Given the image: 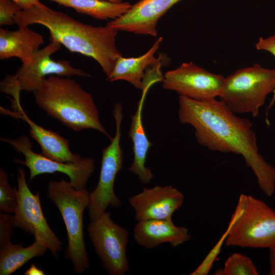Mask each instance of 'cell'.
Returning <instances> with one entry per match:
<instances>
[{
    "label": "cell",
    "mask_w": 275,
    "mask_h": 275,
    "mask_svg": "<svg viewBox=\"0 0 275 275\" xmlns=\"http://www.w3.org/2000/svg\"><path fill=\"white\" fill-rule=\"evenodd\" d=\"M1 140L23 155L24 160L15 158L14 162L23 164L29 169V182L41 174L60 172L68 176L73 187L81 190L86 189L89 179L95 169L94 160L91 157H82L73 162H61L37 153L33 151L32 144L26 136L16 139L1 138Z\"/></svg>",
    "instance_id": "30bf717a"
},
{
    "label": "cell",
    "mask_w": 275,
    "mask_h": 275,
    "mask_svg": "<svg viewBox=\"0 0 275 275\" xmlns=\"http://www.w3.org/2000/svg\"><path fill=\"white\" fill-rule=\"evenodd\" d=\"M183 194L172 185L144 188L142 191L128 198L139 222L172 218L183 203Z\"/></svg>",
    "instance_id": "4fadbf2b"
},
{
    "label": "cell",
    "mask_w": 275,
    "mask_h": 275,
    "mask_svg": "<svg viewBox=\"0 0 275 275\" xmlns=\"http://www.w3.org/2000/svg\"><path fill=\"white\" fill-rule=\"evenodd\" d=\"M9 176L4 169L0 170V211L8 213L14 212L17 198L14 187L8 182Z\"/></svg>",
    "instance_id": "603a6c76"
},
{
    "label": "cell",
    "mask_w": 275,
    "mask_h": 275,
    "mask_svg": "<svg viewBox=\"0 0 275 275\" xmlns=\"http://www.w3.org/2000/svg\"><path fill=\"white\" fill-rule=\"evenodd\" d=\"M17 182L18 188L14 187L17 198L13 216L14 227L41 238L53 257L57 258L63 243L51 230L44 216L39 192L34 194L29 189L25 172L22 168L18 169Z\"/></svg>",
    "instance_id": "8fae6325"
},
{
    "label": "cell",
    "mask_w": 275,
    "mask_h": 275,
    "mask_svg": "<svg viewBox=\"0 0 275 275\" xmlns=\"http://www.w3.org/2000/svg\"><path fill=\"white\" fill-rule=\"evenodd\" d=\"M89 194L86 188L77 190L64 179L47 183V197L59 210L66 226L68 246L65 256L70 260L76 274L82 273L90 265L83 231V214L88 206Z\"/></svg>",
    "instance_id": "277c9868"
},
{
    "label": "cell",
    "mask_w": 275,
    "mask_h": 275,
    "mask_svg": "<svg viewBox=\"0 0 275 275\" xmlns=\"http://www.w3.org/2000/svg\"><path fill=\"white\" fill-rule=\"evenodd\" d=\"M14 226L13 216L0 212V248L11 242Z\"/></svg>",
    "instance_id": "d4e9b609"
},
{
    "label": "cell",
    "mask_w": 275,
    "mask_h": 275,
    "mask_svg": "<svg viewBox=\"0 0 275 275\" xmlns=\"http://www.w3.org/2000/svg\"><path fill=\"white\" fill-rule=\"evenodd\" d=\"M16 3L22 9H27L33 7L47 8L48 7L41 3L40 0H11Z\"/></svg>",
    "instance_id": "4316f807"
},
{
    "label": "cell",
    "mask_w": 275,
    "mask_h": 275,
    "mask_svg": "<svg viewBox=\"0 0 275 275\" xmlns=\"http://www.w3.org/2000/svg\"><path fill=\"white\" fill-rule=\"evenodd\" d=\"M116 122V132L110 144L102 150L101 169L98 184L89 194L88 206L91 221L100 217L111 206L118 208L122 204L121 200L114 190V183L118 173L122 169L123 151L121 147V130L123 119L122 105L117 103L113 112Z\"/></svg>",
    "instance_id": "ba28073f"
},
{
    "label": "cell",
    "mask_w": 275,
    "mask_h": 275,
    "mask_svg": "<svg viewBox=\"0 0 275 275\" xmlns=\"http://www.w3.org/2000/svg\"><path fill=\"white\" fill-rule=\"evenodd\" d=\"M105 1H109V2H111L113 3H121L123 2V0H105Z\"/></svg>",
    "instance_id": "f546056e"
},
{
    "label": "cell",
    "mask_w": 275,
    "mask_h": 275,
    "mask_svg": "<svg viewBox=\"0 0 275 275\" xmlns=\"http://www.w3.org/2000/svg\"><path fill=\"white\" fill-rule=\"evenodd\" d=\"M21 8L11 0H0V25H11L15 15Z\"/></svg>",
    "instance_id": "cb8c5ba5"
},
{
    "label": "cell",
    "mask_w": 275,
    "mask_h": 275,
    "mask_svg": "<svg viewBox=\"0 0 275 275\" xmlns=\"http://www.w3.org/2000/svg\"><path fill=\"white\" fill-rule=\"evenodd\" d=\"M43 43V36L28 27L15 31L1 28L0 59L16 57L26 63Z\"/></svg>",
    "instance_id": "ac0fdd59"
},
{
    "label": "cell",
    "mask_w": 275,
    "mask_h": 275,
    "mask_svg": "<svg viewBox=\"0 0 275 275\" xmlns=\"http://www.w3.org/2000/svg\"><path fill=\"white\" fill-rule=\"evenodd\" d=\"M49 1L99 20L118 18L125 14L132 6L128 2L113 3L105 0Z\"/></svg>",
    "instance_id": "44dd1931"
},
{
    "label": "cell",
    "mask_w": 275,
    "mask_h": 275,
    "mask_svg": "<svg viewBox=\"0 0 275 275\" xmlns=\"http://www.w3.org/2000/svg\"><path fill=\"white\" fill-rule=\"evenodd\" d=\"M148 89L146 88L143 90L136 111L131 116V123L128 132V136L133 144V159L128 170L136 175L140 182L144 184H148L153 177L151 171L145 164L147 153L152 143L147 136L142 120L143 104Z\"/></svg>",
    "instance_id": "e0dca14e"
},
{
    "label": "cell",
    "mask_w": 275,
    "mask_h": 275,
    "mask_svg": "<svg viewBox=\"0 0 275 275\" xmlns=\"http://www.w3.org/2000/svg\"><path fill=\"white\" fill-rule=\"evenodd\" d=\"M180 1L140 0L125 14L107 24L118 31L156 36V26L159 18Z\"/></svg>",
    "instance_id": "5bb4252c"
},
{
    "label": "cell",
    "mask_w": 275,
    "mask_h": 275,
    "mask_svg": "<svg viewBox=\"0 0 275 275\" xmlns=\"http://www.w3.org/2000/svg\"><path fill=\"white\" fill-rule=\"evenodd\" d=\"M275 90V69L255 64L225 77L220 100L234 114L257 117L267 95Z\"/></svg>",
    "instance_id": "8992f818"
},
{
    "label": "cell",
    "mask_w": 275,
    "mask_h": 275,
    "mask_svg": "<svg viewBox=\"0 0 275 275\" xmlns=\"http://www.w3.org/2000/svg\"><path fill=\"white\" fill-rule=\"evenodd\" d=\"M49 40V43L39 49L28 62L22 63L14 75L5 76L1 81L2 93L10 95L12 99H19L21 91L33 93L48 75L90 76L82 70L73 67L67 60H52L50 56L62 45L52 36Z\"/></svg>",
    "instance_id": "52a82bcc"
},
{
    "label": "cell",
    "mask_w": 275,
    "mask_h": 275,
    "mask_svg": "<svg viewBox=\"0 0 275 275\" xmlns=\"http://www.w3.org/2000/svg\"><path fill=\"white\" fill-rule=\"evenodd\" d=\"M89 237L103 266L110 275H124L129 270L127 257L129 232L115 223L105 212L87 226Z\"/></svg>",
    "instance_id": "9c48e42d"
},
{
    "label": "cell",
    "mask_w": 275,
    "mask_h": 275,
    "mask_svg": "<svg viewBox=\"0 0 275 275\" xmlns=\"http://www.w3.org/2000/svg\"><path fill=\"white\" fill-rule=\"evenodd\" d=\"M18 28L41 24L52 36L69 51L94 59L101 67L107 78L115 63L122 56L116 46L118 30L107 24L94 26L80 22L67 14L48 7H33L22 9L14 17Z\"/></svg>",
    "instance_id": "7a4b0ae2"
},
{
    "label": "cell",
    "mask_w": 275,
    "mask_h": 275,
    "mask_svg": "<svg viewBox=\"0 0 275 275\" xmlns=\"http://www.w3.org/2000/svg\"><path fill=\"white\" fill-rule=\"evenodd\" d=\"M227 230L228 246L275 252V211L261 200L240 195Z\"/></svg>",
    "instance_id": "5b68a950"
},
{
    "label": "cell",
    "mask_w": 275,
    "mask_h": 275,
    "mask_svg": "<svg viewBox=\"0 0 275 275\" xmlns=\"http://www.w3.org/2000/svg\"><path fill=\"white\" fill-rule=\"evenodd\" d=\"M48 249L38 237H35L34 242L26 248L11 242L0 248V274H11L32 258L43 255Z\"/></svg>",
    "instance_id": "ffe728a7"
},
{
    "label": "cell",
    "mask_w": 275,
    "mask_h": 275,
    "mask_svg": "<svg viewBox=\"0 0 275 275\" xmlns=\"http://www.w3.org/2000/svg\"><path fill=\"white\" fill-rule=\"evenodd\" d=\"M25 275H44V272L33 264L24 273Z\"/></svg>",
    "instance_id": "83f0119b"
},
{
    "label": "cell",
    "mask_w": 275,
    "mask_h": 275,
    "mask_svg": "<svg viewBox=\"0 0 275 275\" xmlns=\"http://www.w3.org/2000/svg\"><path fill=\"white\" fill-rule=\"evenodd\" d=\"M256 266L248 257L234 253L226 260L223 268L217 270L215 275H258Z\"/></svg>",
    "instance_id": "7402d4cb"
},
{
    "label": "cell",
    "mask_w": 275,
    "mask_h": 275,
    "mask_svg": "<svg viewBox=\"0 0 275 275\" xmlns=\"http://www.w3.org/2000/svg\"><path fill=\"white\" fill-rule=\"evenodd\" d=\"M225 77L200 67L192 62L183 63L167 71L162 80L164 89L176 92L179 96L204 101L221 95Z\"/></svg>",
    "instance_id": "7c38bea8"
},
{
    "label": "cell",
    "mask_w": 275,
    "mask_h": 275,
    "mask_svg": "<svg viewBox=\"0 0 275 275\" xmlns=\"http://www.w3.org/2000/svg\"><path fill=\"white\" fill-rule=\"evenodd\" d=\"M269 274L275 275V252L270 251L269 255Z\"/></svg>",
    "instance_id": "f1b7e54d"
},
{
    "label": "cell",
    "mask_w": 275,
    "mask_h": 275,
    "mask_svg": "<svg viewBox=\"0 0 275 275\" xmlns=\"http://www.w3.org/2000/svg\"><path fill=\"white\" fill-rule=\"evenodd\" d=\"M11 103L13 111L1 106V114L21 119L28 123L30 127L29 135L39 144L43 156L61 162H76L81 158L79 154L71 151L67 139L33 121L23 110L20 100H11Z\"/></svg>",
    "instance_id": "9a60e30c"
},
{
    "label": "cell",
    "mask_w": 275,
    "mask_h": 275,
    "mask_svg": "<svg viewBox=\"0 0 275 275\" xmlns=\"http://www.w3.org/2000/svg\"><path fill=\"white\" fill-rule=\"evenodd\" d=\"M33 94L41 108L66 127L76 131L94 129L112 139L101 123L91 94L73 79L49 75Z\"/></svg>",
    "instance_id": "3957f363"
},
{
    "label": "cell",
    "mask_w": 275,
    "mask_h": 275,
    "mask_svg": "<svg viewBox=\"0 0 275 275\" xmlns=\"http://www.w3.org/2000/svg\"><path fill=\"white\" fill-rule=\"evenodd\" d=\"M180 122L195 129L198 143L221 153L240 155L268 197L275 191V169L259 153L253 124L231 111L221 100L199 101L179 96Z\"/></svg>",
    "instance_id": "6da1fadb"
},
{
    "label": "cell",
    "mask_w": 275,
    "mask_h": 275,
    "mask_svg": "<svg viewBox=\"0 0 275 275\" xmlns=\"http://www.w3.org/2000/svg\"><path fill=\"white\" fill-rule=\"evenodd\" d=\"M162 37H160L147 52L138 57H120L117 60L111 76L110 81L126 80L135 88L143 90L145 71L151 65H159L158 59L154 54L159 48Z\"/></svg>",
    "instance_id": "d6986e66"
},
{
    "label": "cell",
    "mask_w": 275,
    "mask_h": 275,
    "mask_svg": "<svg viewBox=\"0 0 275 275\" xmlns=\"http://www.w3.org/2000/svg\"><path fill=\"white\" fill-rule=\"evenodd\" d=\"M256 48L259 50H264L270 53L275 57V35L267 38L261 37L255 45ZM275 102V90L273 92L272 98L268 106L270 108Z\"/></svg>",
    "instance_id": "484cf974"
},
{
    "label": "cell",
    "mask_w": 275,
    "mask_h": 275,
    "mask_svg": "<svg viewBox=\"0 0 275 275\" xmlns=\"http://www.w3.org/2000/svg\"><path fill=\"white\" fill-rule=\"evenodd\" d=\"M133 233L140 245L149 249L164 243L176 247L191 238L187 228L176 226L172 218L139 221Z\"/></svg>",
    "instance_id": "2e32d148"
}]
</instances>
